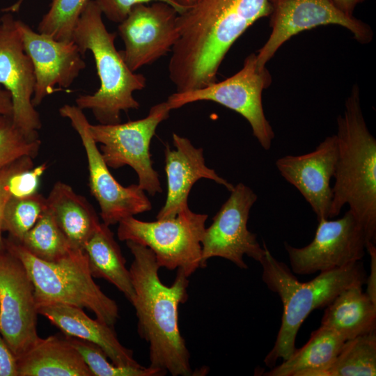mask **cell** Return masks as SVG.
Here are the masks:
<instances>
[{
  "label": "cell",
  "instance_id": "cell-1",
  "mask_svg": "<svg viewBox=\"0 0 376 376\" xmlns=\"http://www.w3.org/2000/svg\"><path fill=\"white\" fill-rule=\"evenodd\" d=\"M272 10L271 0H196L178 14L179 38L169 63L176 92L217 81L231 46L254 22L269 17Z\"/></svg>",
  "mask_w": 376,
  "mask_h": 376
},
{
  "label": "cell",
  "instance_id": "cell-2",
  "mask_svg": "<svg viewBox=\"0 0 376 376\" xmlns=\"http://www.w3.org/2000/svg\"><path fill=\"white\" fill-rule=\"evenodd\" d=\"M133 256L129 268L134 295L130 303L137 318V331L148 344L150 367L173 376H190V354L181 335L178 307L188 299L189 276L178 269L173 284L160 280V268L147 246L127 240Z\"/></svg>",
  "mask_w": 376,
  "mask_h": 376
},
{
  "label": "cell",
  "instance_id": "cell-3",
  "mask_svg": "<svg viewBox=\"0 0 376 376\" xmlns=\"http://www.w3.org/2000/svg\"><path fill=\"white\" fill-rule=\"evenodd\" d=\"M338 157L329 219L347 205L367 244L376 241V139L370 132L355 84L337 118Z\"/></svg>",
  "mask_w": 376,
  "mask_h": 376
},
{
  "label": "cell",
  "instance_id": "cell-4",
  "mask_svg": "<svg viewBox=\"0 0 376 376\" xmlns=\"http://www.w3.org/2000/svg\"><path fill=\"white\" fill-rule=\"evenodd\" d=\"M265 255L260 261L262 280L279 296L283 304L281 324L272 349L264 362L270 368L279 359H288L295 347L297 332L308 315L315 309L330 304L345 289L363 285L366 274L361 260L342 268L320 272L310 281H298L283 263L277 260L263 244Z\"/></svg>",
  "mask_w": 376,
  "mask_h": 376
},
{
  "label": "cell",
  "instance_id": "cell-5",
  "mask_svg": "<svg viewBox=\"0 0 376 376\" xmlns=\"http://www.w3.org/2000/svg\"><path fill=\"white\" fill-rule=\"evenodd\" d=\"M116 34L108 31L102 13L94 0L83 10L72 35L82 56L91 51L100 81L99 89L91 95H81L75 100L81 109H89L103 125L120 122L121 111L138 109L140 104L133 96L143 89L146 79L131 71L115 46Z\"/></svg>",
  "mask_w": 376,
  "mask_h": 376
},
{
  "label": "cell",
  "instance_id": "cell-6",
  "mask_svg": "<svg viewBox=\"0 0 376 376\" xmlns=\"http://www.w3.org/2000/svg\"><path fill=\"white\" fill-rule=\"evenodd\" d=\"M4 243L24 266L37 305L58 303L86 308L114 327L119 318L118 305L94 281L84 250L75 249L58 261L49 263L37 258L11 237L4 239Z\"/></svg>",
  "mask_w": 376,
  "mask_h": 376
},
{
  "label": "cell",
  "instance_id": "cell-7",
  "mask_svg": "<svg viewBox=\"0 0 376 376\" xmlns=\"http://www.w3.org/2000/svg\"><path fill=\"white\" fill-rule=\"evenodd\" d=\"M207 214L192 212L189 207L173 218L144 221L133 216L118 222L117 236L149 248L159 267L181 269L188 276L201 268V241Z\"/></svg>",
  "mask_w": 376,
  "mask_h": 376
},
{
  "label": "cell",
  "instance_id": "cell-8",
  "mask_svg": "<svg viewBox=\"0 0 376 376\" xmlns=\"http://www.w3.org/2000/svg\"><path fill=\"white\" fill-rule=\"evenodd\" d=\"M265 67L257 65L256 54L246 57L242 68L226 79L205 87L171 95L166 101L171 110L197 101H212L243 116L261 147L268 150L274 139L272 125L265 115L262 95L272 84Z\"/></svg>",
  "mask_w": 376,
  "mask_h": 376
},
{
  "label": "cell",
  "instance_id": "cell-9",
  "mask_svg": "<svg viewBox=\"0 0 376 376\" xmlns=\"http://www.w3.org/2000/svg\"><path fill=\"white\" fill-rule=\"evenodd\" d=\"M171 109L166 102L152 106L143 118L125 123L89 125V132L109 168H132L138 185L150 196L162 192L157 171L152 168L150 145L158 125Z\"/></svg>",
  "mask_w": 376,
  "mask_h": 376
},
{
  "label": "cell",
  "instance_id": "cell-10",
  "mask_svg": "<svg viewBox=\"0 0 376 376\" xmlns=\"http://www.w3.org/2000/svg\"><path fill=\"white\" fill-rule=\"evenodd\" d=\"M59 113L69 119L81 141L88 162V185L100 208L102 223L111 226L122 219L150 211L152 203L137 185H121L112 175L89 132V122L77 106L65 104Z\"/></svg>",
  "mask_w": 376,
  "mask_h": 376
},
{
  "label": "cell",
  "instance_id": "cell-11",
  "mask_svg": "<svg viewBox=\"0 0 376 376\" xmlns=\"http://www.w3.org/2000/svg\"><path fill=\"white\" fill-rule=\"evenodd\" d=\"M271 3L272 31L256 54L260 68H265L281 45L293 36L320 26L336 24L346 28L361 44L369 43L373 38V31L368 24L345 14L333 0H271Z\"/></svg>",
  "mask_w": 376,
  "mask_h": 376
},
{
  "label": "cell",
  "instance_id": "cell-12",
  "mask_svg": "<svg viewBox=\"0 0 376 376\" xmlns=\"http://www.w3.org/2000/svg\"><path fill=\"white\" fill-rule=\"evenodd\" d=\"M226 202L205 228L201 241V268L213 257L225 258L240 269H247L244 256L260 263L265 255L255 233L247 228L252 206L257 201L256 194L246 185L234 186Z\"/></svg>",
  "mask_w": 376,
  "mask_h": 376
},
{
  "label": "cell",
  "instance_id": "cell-13",
  "mask_svg": "<svg viewBox=\"0 0 376 376\" xmlns=\"http://www.w3.org/2000/svg\"><path fill=\"white\" fill-rule=\"evenodd\" d=\"M318 221L314 238L306 246L298 248L284 242L293 273L309 275L361 260L367 239L350 210L339 219L322 218Z\"/></svg>",
  "mask_w": 376,
  "mask_h": 376
},
{
  "label": "cell",
  "instance_id": "cell-14",
  "mask_svg": "<svg viewBox=\"0 0 376 376\" xmlns=\"http://www.w3.org/2000/svg\"><path fill=\"white\" fill-rule=\"evenodd\" d=\"M32 281L22 262L0 251V334L18 359L40 338Z\"/></svg>",
  "mask_w": 376,
  "mask_h": 376
},
{
  "label": "cell",
  "instance_id": "cell-15",
  "mask_svg": "<svg viewBox=\"0 0 376 376\" xmlns=\"http://www.w3.org/2000/svg\"><path fill=\"white\" fill-rule=\"evenodd\" d=\"M178 15L174 8L162 1L132 8L118 26L125 45L120 52L131 71L154 63L172 49L179 38Z\"/></svg>",
  "mask_w": 376,
  "mask_h": 376
},
{
  "label": "cell",
  "instance_id": "cell-16",
  "mask_svg": "<svg viewBox=\"0 0 376 376\" xmlns=\"http://www.w3.org/2000/svg\"><path fill=\"white\" fill-rule=\"evenodd\" d=\"M33 63L26 54L12 14L0 18V86L11 96L14 124L32 138H39V113L32 104L35 89Z\"/></svg>",
  "mask_w": 376,
  "mask_h": 376
},
{
  "label": "cell",
  "instance_id": "cell-17",
  "mask_svg": "<svg viewBox=\"0 0 376 376\" xmlns=\"http://www.w3.org/2000/svg\"><path fill=\"white\" fill-rule=\"evenodd\" d=\"M16 26L33 66L36 84L32 104L36 107L56 91V86L69 88L86 65L72 40H55L34 31L19 19H16Z\"/></svg>",
  "mask_w": 376,
  "mask_h": 376
},
{
  "label": "cell",
  "instance_id": "cell-18",
  "mask_svg": "<svg viewBox=\"0 0 376 376\" xmlns=\"http://www.w3.org/2000/svg\"><path fill=\"white\" fill-rule=\"evenodd\" d=\"M338 157L336 134L326 137L311 152L285 155L276 161L282 177L303 196L317 219H329L332 200L331 180Z\"/></svg>",
  "mask_w": 376,
  "mask_h": 376
},
{
  "label": "cell",
  "instance_id": "cell-19",
  "mask_svg": "<svg viewBox=\"0 0 376 376\" xmlns=\"http://www.w3.org/2000/svg\"><path fill=\"white\" fill-rule=\"evenodd\" d=\"M172 149L166 145L164 149L165 172L167 178V195L164 206L157 214V219L175 217L188 206L189 192L200 179L214 181L230 191L234 185L220 177L207 166L203 150L196 148L189 139L175 133L172 136Z\"/></svg>",
  "mask_w": 376,
  "mask_h": 376
},
{
  "label": "cell",
  "instance_id": "cell-20",
  "mask_svg": "<svg viewBox=\"0 0 376 376\" xmlns=\"http://www.w3.org/2000/svg\"><path fill=\"white\" fill-rule=\"evenodd\" d=\"M38 314L47 318L65 336L80 338L99 346L110 361L119 366H141L133 351L119 341L113 327L92 319L83 308L65 304H38Z\"/></svg>",
  "mask_w": 376,
  "mask_h": 376
},
{
  "label": "cell",
  "instance_id": "cell-21",
  "mask_svg": "<svg viewBox=\"0 0 376 376\" xmlns=\"http://www.w3.org/2000/svg\"><path fill=\"white\" fill-rule=\"evenodd\" d=\"M47 209L74 249L84 248L101 224L91 204L65 182L57 181L46 198Z\"/></svg>",
  "mask_w": 376,
  "mask_h": 376
},
{
  "label": "cell",
  "instance_id": "cell-22",
  "mask_svg": "<svg viewBox=\"0 0 376 376\" xmlns=\"http://www.w3.org/2000/svg\"><path fill=\"white\" fill-rule=\"evenodd\" d=\"M17 363L18 376H93L65 336L39 338Z\"/></svg>",
  "mask_w": 376,
  "mask_h": 376
},
{
  "label": "cell",
  "instance_id": "cell-23",
  "mask_svg": "<svg viewBox=\"0 0 376 376\" xmlns=\"http://www.w3.org/2000/svg\"><path fill=\"white\" fill-rule=\"evenodd\" d=\"M320 326L345 341L375 332L376 304L363 291L362 285L352 286L327 306Z\"/></svg>",
  "mask_w": 376,
  "mask_h": 376
},
{
  "label": "cell",
  "instance_id": "cell-24",
  "mask_svg": "<svg viewBox=\"0 0 376 376\" xmlns=\"http://www.w3.org/2000/svg\"><path fill=\"white\" fill-rule=\"evenodd\" d=\"M344 340L332 330L320 326L313 331L308 342L278 366L265 373L266 376H325Z\"/></svg>",
  "mask_w": 376,
  "mask_h": 376
},
{
  "label": "cell",
  "instance_id": "cell-25",
  "mask_svg": "<svg viewBox=\"0 0 376 376\" xmlns=\"http://www.w3.org/2000/svg\"><path fill=\"white\" fill-rule=\"evenodd\" d=\"M84 251L91 275L113 284L130 302L134 291L130 269L109 226L101 223Z\"/></svg>",
  "mask_w": 376,
  "mask_h": 376
},
{
  "label": "cell",
  "instance_id": "cell-26",
  "mask_svg": "<svg viewBox=\"0 0 376 376\" xmlns=\"http://www.w3.org/2000/svg\"><path fill=\"white\" fill-rule=\"evenodd\" d=\"M18 242L37 258L49 263L58 261L75 250L47 208Z\"/></svg>",
  "mask_w": 376,
  "mask_h": 376
},
{
  "label": "cell",
  "instance_id": "cell-27",
  "mask_svg": "<svg viewBox=\"0 0 376 376\" xmlns=\"http://www.w3.org/2000/svg\"><path fill=\"white\" fill-rule=\"evenodd\" d=\"M376 333L346 340L325 376H375Z\"/></svg>",
  "mask_w": 376,
  "mask_h": 376
},
{
  "label": "cell",
  "instance_id": "cell-28",
  "mask_svg": "<svg viewBox=\"0 0 376 376\" xmlns=\"http://www.w3.org/2000/svg\"><path fill=\"white\" fill-rule=\"evenodd\" d=\"M46 208V198L38 191L24 196H11L3 210L2 230L8 232L13 240L21 241Z\"/></svg>",
  "mask_w": 376,
  "mask_h": 376
},
{
  "label": "cell",
  "instance_id": "cell-29",
  "mask_svg": "<svg viewBox=\"0 0 376 376\" xmlns=\"http://www.w3.org/2000/svg\"><path fill=\"white\" fill-rule=\"evenodd\" d=\"M91 0H52L38 24V31L57 40H71L74 30Z\"/></svg>",
  "mask_w": 376,
  "mask_h": 376
},
{
  "label": "cell",
  "instance_id": "cell-30",
  "mask_svg": "<svg viewBox=\"0 0 376 376\" xmlns=\"http://www.w3.org/2000/svg\"><path fill=\"white\" fill-rule=\"evenodd\" d=\"M78 351L93 376H163L166 373L157 368L119 366L108 360L97 345L80 338L65 336Z\"/></svg>",
  "mask_w": 376,
  "mask_h": 376
},
{
  "label": "cell",
  "instance_id": "cell-31",
  "mask_svg": "<svg viewBox=\"0 0 376 376\" xmlns=\"http://www.w3.org/2000/svg\"><path fill=\"white\" fill-rule=\"evenodd\" d=\"M40 146L39 138L29 136L14 124L11 116L0 113V170L22 157L35 159Z\"/></svg>",
  "mask_w": 376,
  "mask_h": 376
},
{
  "label": "cell",
  "instance_id": "cell-32",
  "mask_svg": "<svg viewBox=\"0 0 376 376\" xmlns=\"http://www.w3.org/2000/svg\"><path fill=\"white\" fill-rule=\"evenodd\" d=\"M102 11V15L110 21L120 23L125 19L132 8L137 4L147 3L151 1H162L174 8L178 14L186 8L175 0H94Z\"/></svg>",
  "mask_w": 376,
  "mask_h": 376
},
{
  "label": "cell",
  "instance_id": "cell-33",
  "mask_svg": "<svg viewBox=\"0 0 376 376\" xmlns=\"http://www.w3.org/2000/svg\"><path fill=\"white\" fill-rule=\"evenodd\" d=\"M33 159L25 157L0 170V251L6 249L1 225L5 206L11 197L10 179L18 171L25 168H33Z\"/></svg>",
  "mask_w": 376,
  "mask_h": 376
},
{
  "label": "cell",
  "instance_id": "cell-34",
  "mask_svg": "<svg viewBox=\"0 0 376 376\" xmlns=\"http://www.w3.org/2000/svg\"><path fill=\"white\" fill-rule=\"evenodd\" d=\"M46 169L47 164H42L16 172L10 179L11 196H24L37 192L40 178Z\"/></svg>",
  "mask_w": 376,
  "mask_h": 376
},
{
  "label": "cell",
  "instance_id": "cell-35",
  "mask_svg": "<svg viewBox=\"0 0 376 376\" xmlns=\"http://www.w3.org/2000/svg\"><path fill=\"white\" fill-rule=\"evenodd\" d=\"M0 376H18L17 358L0 334Z\"/></svg>",
  "mask_w": 376,
  "mask_h": 376
},
{
  "label": "cell",
  "instance_id": "cell-36",
  "mask_svg": "<svg viewBox=\"0 0 376 376\" xmlns=\"http://www.w3.org/2000/svg\"><path fill=\"white\" fill-rule=\"evenodd\" d=\"M367 250L370 258V274L366 276L367 284L366 294L376 304V247L375 244L368 243L366 244Z\"/></svg>",
  "mask_w": 376,
  "mask_h": 376
},
{
  "label": "cell",
  "instance_id": "cell-37",
  "mask_svg": "<svg viewBox=\"0 0 376 376\" xmlns=\"http://www.w3.org/2000/svg\"><path fill=\"white\" fill-rule=\"evenodd\" d=\"M13 106L10 94L0 86V113L12 116Z\"/></svg>",
  "mask_w": 376,
  "mask_h": 376
},
{
  "label": "cell",
  "instance_id": "cell-38",
  "mask_svg": "<svg viewBox=\"0 0 376 376\" xmlns=\"http://www.w3.org/2000/svg\"><path fill=\"white\" fill-rule=\"evenodd\" d=\"M366 0H333L336 6L348 15H353L356 6Z\"/></svg>",
  "mask_w": 376,
  "mask_h": 376
},
{
  "label": "cell",
  "instance_id": "cell-39",
  "mask_svg": "<svg viewBox=\"0 0 376 376\" xmlns=\"http://www.w3.org/2000/svg\"><path fill=\"white\" fill-rule=\"evenodd\" d=\"M179 4L185 7L186 9L191 6L196 0H175Z\"/></svg>",
  "mask_w": 376,
  "mask_h": 376
}]
</instances>
